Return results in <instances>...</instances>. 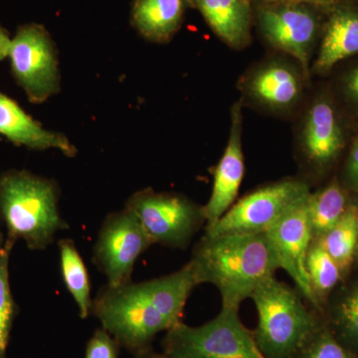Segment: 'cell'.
Returning <instances> with one entry per match:
<instances>
[{
    "instance_id": "277c9868",
    "label": "cell",
    "mask_w": 358,
    "mask_h": 358,
    "mask_svg": "<svg viewBox=\"0 0 358 358\" xmlns=\"http://www.w3.org/2000/svg\"><path fill=\"white\" fill-rule=\"evenodd\" d=\"M250 299L258 312L254 338L265 358H296L324 326L322 313L275 275L261 282Z\"/></svg>"
},
{
    "instance_id": "9c48e42d",
    "label": "cell",
    "mask_w": 358,
    "mask_h": 358,
    "mask_svg": "<svg viewBox=\"0 0 358 358\" xmlns=\"http://www.w3.org/2000/svg\"><path fill=\"white\" fill-rule=\"evenodd\" d=\"M152 245L136 214L124 207L103 220L92 261L106 275L107 284L119 286L133 281L136 261Z\"/></svg>"
},
{
    "instance_id": "484cf974",
    "label": "cell",
    "mask_w": 358,
    "mask_h": 358,
    "mask_svg": "<svg viewBox=\"0 0 358 358\" xmlns=\"http://www.w3.org/2000/svg\"><path fill=\"white\" fill-rule=\"evenodd\" d=\"M119 343L106 329H96L90 339L85 358H117Z\"/></svg>"
},
{
    "instance_id": "5b68a950",
    "label": "cell",
    "mask_w": 358,
    "mask_h": 358,
    "mask_svg": "<svg viewBox=\"0 0 358 358\" xmlns=\"http://www.w3.org/2000/svg\"><path fill=\"white\" fill-rule=\"evenodd\" d=\"M162 348L164 355L176 358H265L238 308H222L199 327L178 322L166 331Z\"/></svg>"
},
{
    "instance_id": "30bf717a",
    "label": "cell",
    "mask_w": 358,
    "mask_h": 358,
    "mask_svg": "<svg viewBox=\"0 0 358 358\" xmlns=\"http://www.w3.org/2000/svg\"><path fill=\"white\" fill-rule=\"evenodd\" d=\"M315 7L319 6L300 0H278L262 3L257 9L263 36L275 48L300 61L305 71L320 29Z\"/></svg>"
},
{
    "instance_id": "ac0fdd59",
    "label": "cell",
    "mask_w": 358,
    "mask_h": 358,
    "mask_svg": "<svg viewBox=\"0 0 358 358\" xmlns=\"http://www.w3.org/2000/svg\"><path fill=\"white\" fill-rule=\"evenodd\" d=\"M339 343L358 357V275L348 278L331 294L322 313Z\"/></svg>"
},
{
    "instance_id": "d6a6232c",
    "label": "cell",
    "mask_w": 358,
    "mask_h": 358,
    "mask_svg": "<svg viewBox=\"0 0 358 358\" xmlns=\"http://www.w3.org/2000/svg\"><path fill=\"white\" fill-rule=\"evenodd\" d=\"M248 1H250V2L259 1V2H262V3H268V2L278 1V0H248Z\"/></svg>"
},
{
    "instance_id": "f546056e",
    "label": "cell",
    "mask_w": 358,
    "mask_h": 358,
    "mask_svg": "<svg viewBox=\"0 0 358 358\" xmlns=\"http://www.w3.org/2000/svg\"><path fill=\"white\" fill-rule=\"evenodd\" d=\"M300 1L307 2L319 7H329L338 3V0H300Z\"/></svg>"
},
{
    "instance_id": "ba28073f",
    "label": "cell",
    "mask_w": 358,
    "mask_h": 358,
    "mask_svg": "<svg viewBox=\"0 0 358 358\" xmlns=\"http://www.w3.org/2000/svg\"><path fill=\"white\" fill-rule=\"evenodd\" d=\"M8 58L16 82L32 103L46 102L60 92L57 48L43 25L32 22L20 26Z\"/></svg>"
},
{
    "instance_id": "8992f818",
    "label": "cell",
    "mask_w": 358,
    "mask_h": 358,
    "mask_svg": "<svg viewBox=\"0 0 358 358\" xmlns=\"http://www.w3.org/2000/svg\"><path fill=\"white\" fill-rule=\"evenodd\" d=\"M124 207L136 214L152 244L169 248H187L206 225L203 206L178 193L145 188L134 192Z\"/></svg>"
},
{
    "instance_id": "7c38bea8",
    "label": "cell",
    "mask_w": 358,
    "mask_h": 358,
    "mask_svg": "<svg viewBox=\"0 0 358 358\" xmlns=\"http://www.w3.org/2000/svg\"><path fill=\"white\" fill-rule=\"evenodd\" d=\"M242 119L241 103H235L227 147L214 171L210 199L203 206L205 228L213 226L236 202L245 173Z\"/></svg>"
},
{
    "instance_id": "4fadbf2b",
    "label": "cell",
    "mask_w": 358,
    "mask_h": 358,
    "mask_svg": "<svg viewBox=\"0 0 358 358\" xmlns=\"http://www.w3.org/2000/svg\"><path fill=\"white\" fill-rule=\"evenodd\" d=\"M0 134L18 147L29 150H57L65 157H75L77 148L63 134L45 129L15 101L0 93Z\"/></svg>"
},
{
    "instance_id": "836d02e7",
    "label": "cell",
    "mask_w": 358,
    "mask_h": 358,
    "mask_svg": "<svg viewBox=\"0 0 358 358\" xmlns=\"http://www.w3.org/2000/svg\"><path fill=\"white\" fill-rule=\"evenodd\" d=\"M357 1H358V0H357Z\"/></svg>"
},
{
    "instance_id": "cb8c5ba5",
    "label": "cell",
    "mask_w": 358,
    "mask_h": 358,
    "mask_svg": "<svg viewBox=\"0 0 358 358\" xmlns=\"http://www.w3.org/2000/svg\"><path fill=\"white\" fill-rule=\"evenodd\" d=\"M13 246L0 233V358H6L9 336L17 313L9 280V259Z\"/></svg>"
},
{
    "instance_id": "e0dca14e",
    "label": "cell",
    "mask_w": 358,
    "mask_h": 358,
    "mask_svg": "<svg viewBox=\"0 0 358 358\" xmlns=\"http://www.w3.org/2000/svg\"><path fill=\"white\" fill-rule=\"evenodd\" d=\"M331 7L315 64L320 72H326L339 61L358 53V9L338 2Z\"/></svg>"
},
{
    "instance_id": "d6986e66",
    "label": "cell",
    "mask_w": 358,
    "mask_h": 358,
    "mask_svg": "<svg viewBox=\"0 0 358 358\" xmlns=\"http://www.w3.org/2000/svg\"><path fill=\"white\" fill-rule=\"evenodd\" d=\"M301 81L291 68L282 64L268 65L256 73L250 81L252 95L273 108H288L301 93Z\"/></svg>"
},
{
    "instance_id": "d4e9b609",
    "label": "cell",
    "mask_w": 358,
    "mask_h": 358,
    "mask_svg": "<svg viewBox=\"0 0 358 358\" xmlns=\"http://www.w3.org/2000/svg\"><path fill=\"white\" fill-rule=\"evenodd\" d=\"M296 358H358L343 343H339L324 324Z\"/></svg>"
},
{
    "instance_id": "3957f363",
    "label": "cell",
    "mask_w": 358,
    "mask_h": 358,
    "mask_svg": "<svg viewBox=\"0 0 358 358\" xmlns=\"http://www.w3.org/2000/svg\"><path fill=\"white\" fill-rule=\"evenodd\" d=\"M59 197L52 179L20 169L0 173V220L7 241L22 240L33 251L48 248L58 232L69 228L59 211Z\"/></svg>"
},
{
    "instance_id": "ffe728a7",
    "label": "cell",
    "mask_w": 358,
    "mask_h": 358,
    "mask_svg": "<svg viewBox=\"0 0 358 358\" xmlns=\"http://www.w3.org/2000/svg\"><path fill=\"white\" fill-rule=\"evenodd\" d=\"M352 201L338 181L310 192L308 199V215L313 239H319L341 220Z\"/></svg>"
},
{
    "instance_id": "83f0119b",
    "label": "cell",
    "mask_w": 358,
    "mask_h": 358,
    "mask_svg": "<svg viewBox=\"0 0 358 358\" xmlns=\"http://www.w3.org/2000/svg\"><path fill=\"white\" fill-rule=\"evenodd\" d=\"M11 41H13V38L9 33L0 25V61L8 57Z\"/></svg>"
},
{
    "instance_id": "4dcf8cb0",
    "label": "cell",
    "mask_w": 358,
    "mask_h": 358,
    "mask_svg": "<svg viewBox=\"0 0 358 358\" xmlns=\"http://www.w3.org/2000/svg\"><path fill=\"white\" fill-rule=\"evenodd\" d=\"M348 87H350L353 95L358 98V69L355 71L352 76H350V81H348Z\"/></svg>"
},
{
    "instance_id": "f1b7e54d",
    "label": "cell",
    "mask_w": 358,
    "mask_h": 358,
    "mask_svg": "<svg viewBox=\"0 0 358 358\" xmlns=\"http://www.w3.org/2000/svg\"><path fill=\"white\" fill-rule=\"evenodd\" d=\"M136 358H176L173 357H169V355H164V353H157L155 352L154 350H143V352H141L136 353Z\"/></svg>"
},
{
    "instance_id": "5bb4252c",
    "label": "cell",
    "mask_w": 358,
    "mask_h": 358,
    "mask_svg": "<svg viewBox=\"0 0 358 358\" xmlns=\"http://www.w3.org/2000/svg\"><path fill=\"white\" fill-rule=\"evenodd\" d=\"M343 147V136L334 108L317 101L308 110L301 136L303 159L315 171L334 164Z\"/></svg>"
},
{
    "instance_id": "7402d4cb",
    "label": "cell",
    "mask_w": 358,
    "mask_h": 358,
    "mask_svg": "<svg viewBox=\"0 0 358 358\" xmlns=\"http://www.w3.org/2000/svg\"><path fill=\"white\" fill-rule=\"evenodd\" d=\"M58 249L61 274L66 289L76 303L80 317L87 319L91 315L93 306L88 270L72 239L60 240Z\"/></svg>"
},
{
    "instance_id": "8fae6325",
    "label": "cell",
    "mask_w": 358,
    "mask_h": 358,
    "mask_svg": "<svg viewBox=\"0 0 358 358\" xmlns=\"http://www.w3.org/2000/svg\"><path fill=\"white\" fill-rule=\"evenodd\" d=\"M308 196L287 212L265 233L274 250L279 268L292 278L303 299L322 313L306 268V259L313 241L308 215Z\"/></svg>"
},
{
    "instance_id": "4316f807",
    "label": "cell",
    "mask_w": 358,
    "mask_h": 358,
    "mask_svg": "<svg viewBox=\"0 0 358 358\" xmlns=\"http://www.w3.org/2000/svg\"><path fill=\"white\" fill-rule=\"evenodd\" d=\"M346 185L358 193V138L353 143L345 166Z\"/></svg>"
},
{
    "instance_id": "9a60e30c",
    "label": "cell",
    "mask_w": 358,
    "mask_h": 358,
    "mask_svg": "<svg viewBox=\"0 0 358 358\" xmlns=\"http://www.w3.org/2000/svg\"><path fill=\"white\" fill-rule=\"evenodd\" d=\"M190 0H134L131 24L143 38L166 43L183 24Z\"/></svg>"
},
{
    "instance_id": "52a82bcc",
    "label": "cell",
    "mask_w": 358,
    "mask_h": 358,
    "mask_svg": "<svg viewBox=\"0 0 358 358\" xmlns=\"http://www.w3.org/2000/svg\"><path fill=\"white\" fill-rule=\"evenodd\" d=\"M310 185L303 179L286 178L263 186L237 200L204 234L210 236L267 232L296 204L307 199Z\"/></svg>"
},
{
    "instance_id": "44dd1931",
    "label": "cell",
    "mask_w": 358,
    "mask_h": 358,
    "mask_svg": "<svg viewBox=\"0 0 358 358\" xmlns=\"http://www.w3.org/2000/svg\"><path fill=\"white\" fill-rule=\"evenodd\" d=\"M358 203L352 201L343 217L317 241L338 264L343 281L355 266L357 246Z\"/></svg>"
},
{
    "instance_id": "603a6c76",
    "label": "cell",
    "mask_w": 358,
    "mask_h": 358,
    "mask_svg": "<svg viewBox=\"0 0 358 358\" xmlns=\"http://www.w3.org/2000/svg\"><path fill=\"white\" fill-rule=\"evenodd\" d=\"M306 268L313 293L324 310L327 300L334 289L343 282V277L338 264L324 249L317 240L313 239L308 248Z\"/></svg>"
},
{
    "instance_id": "6da1fadb",
    "label": "cell",
    "mask_w": 358,
    "mask_h": 358,
    "mask_svg": "<svg viewBox=\"0 0 358 358\" xmlns=\"http://www.w3.org/2000/svg\"><path fill=\"white\" fill-rule=\"evenodd\" d=\"M196 286L189 263L148 281L106 284L96 293L91 313L120 345L136 355L150 348L157 334L182 322L186 301Z\"/></svg>"
},
{
    "instance_id": "2e32d148",
    "label": "cell",
    "mask_w": 358,
    "mask_h": 358,
    "mask_svg": "<svg viewBox=\"0 0 358 358\" xmlns=\"http://www.w3.org/2000/svg\"><path fill=\"white\" fill-rule=\"evenodd\" d=\"M213 32L232 48L241 49L251 39L252 8L248 0H190Z\"/></svg>"
},
{
    "instance_id": "7a4b0ae2",
    "label": "cell",
    "mask_w": 358,
    "mask_h": 358,
    "mask_svg": "<svg viewBox=\"0 0 358 358\" xmlns=\"http://www.w3.org/2000/svg\"><path fill=\"white\" fill-rule=\"evenodd\" d=\"M188 263L199 285L208 282L218 289L222 308L238 310L261 282L280 268L266 233L204 234Z\"/></svg>"
},
{
    "instance_id": "1f68e13d",
    "label": "cell",
    "mask_w": 358,
    "mask_h": 358,
    "mask_svg": "<svg viewBox=\"0 0 358 358\" xmlns=\"http://www.w3.org/2000/svg\"><path fill=\"white\" fill-rule=\"evenodd\" d=\"M355 266H357V267H358V212H357V252H355Z\"/></svg>"
}]
</instances>
